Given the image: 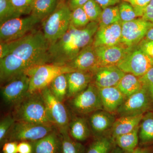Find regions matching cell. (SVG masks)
I'll return each instance as SVG.
<instances>
[{"label": "cell", "mask_w": 153, "mask_h": 153, "mask_svg": "<svg viewBox=\"0 0 153 153\" xmlns=\"http://www.w3.org/2000/svg\"><path fill=\"white\" fill-rule=\"evenodd\" d=\"M49 44L43 32L34 30L23 38L0 44V80L5 84L35 66L50 63Z\"/></svg>", "instance_id": "1"}, {"label": "cell", "mask_w": 153, "mask_h": 153, "mask_svg": "<svg viewBox=\"0 0 153 153\" xmlns=\"http://www.w3.org/2000/svg\"><path fill=\"white\" fill-rule=\"evenodd\" d=\"M98 27V22H90L81 29L70 25L62 37L49 44L48 53L50 63L66 66L82 49L93 43Z\"/></svg>", "instance_id": "2"}, {"label": "cell", "mask_w": 153, "mask_h": 153, "mask_svg": "<svg viewBox=\"0 0 153 153\" xmlns=\"http://www.w3.org/2000/svg\"><path fill=\"white\" fill-rule=\"evenodd\" d=\"M13 107L12 116L16 121L52 124L40 91L28 92Z\"/></svg>", "instance_id": "3"}, {"label": "cell", "mask_w": 153, "mask_h": 153, "mask_svg": "<svg viewBox=\"0 0 153 153\" xmlns=\"http://www.w3.org/2000/svg\"><path fill=\"white\" fill-rule=\"evenodd\" d=\"M71 13L67 3L60 2L55 11L43 21V34L49 44L55 42L68 30L71 25Z\"/></svg>", "instance_id": "4"}, {"label": "cell", "mask_w": 153, "mask_h": 153, "mask_svg": "<svg viewBox=\"0 0 153 153\" xmlns=\"http://www.w3.org/2000/svg\"><path fill=\"white\" fill-rule=\"evenodd\" d=\"M75 71L67 66L46 63L35 66L28 70L27 74L30 79L29 92H39L49 86L56 76Z\"/></svg>", "instance_id": "5"}, {"label": "cell", "mask_w": 153, "mask_h": 153, "mask_svg": "<svg viewBox=\"0 0 153 153\" xmlns=\"http://www.w3.org/2000/svg\"><path fill=\"white\" fill-rule=\"evenodd\" d=\"M71 110L78 116L85 117L103 109L99 88L91 83L85 89L69 99Z\"/></svg>", "instance_id": "6"}, {"label": "cell", "mask_w": 153, "mask_h": 153, "mask_svg": "<svg viewBox=\"0 0 153 153\" xmlns=\"http://www.w3.org/2000/svg\"><path fill=\"white\" fill-rule=\"evenodd\" d=\"M41 21L33 15L11 19L0 25L1 42L16 41L35 30Z\"/></svg>", "instance_id": "7"}, {"label": "cell", "mask_w": 153, "mask_h": 153, "mask_svg": "<svg viewBox=\"0 0 153 153\" xmlns=\"http://www.w3.org/2000/svg\"><path fill=\"white\" fill-rule=\"evenodd\" d=\"M53 126L49 124L16 121L9 132L6 142L36 141L53 131Z\"/></svg>", "instance_id": "8"}, {"label": "cell", "mask_w": 153, "mask_h": 153, "mask_svg": "<svg viewBox=\"0 0 153 153\" xmlns=\"http://www.w3.org/2000/svg\"><path fill=\"white\" fill-rule=\"evenodd\" d=\"M153 105V101L149 91L147 88L143 87L126 99L118 109L116 115L120 117L143 115L150 111Z\"/></svg>", "instance_id": "9"}, {"label": "cell", "mask_w": 153, "mask_h": 153, "mask_svg": "<svg viewBox=\"0 0 153 153\" xmlns=\"http://www.w3.org/2000/svg\"><path fill=\"white\" fill-rule=\"evenodd\" d=\"M153 27V23L142 18L128 22H122L121 44L134 48L146 37L149 30Z\"/></svg>", "instance_id": "10"}, {"label": "cell", "mask_w": 153, "mask_h": 153, "mask_svg": "<svg viewBox=\"0 0 153 153\" xmlns=\"http://www.w3.org/2000/svg\"><path fill=\"white\" fill-rule=\"evenodd\" d=\"M40 92L47 107L52 124L59 131L68 129L71 119L68 109L63 102L54 96L48 86Z\"/></svg>", "instance_id": "11"}, {"label": "cell", "mask_w": 153, "mask_h": 153, "mask_svg": "<svg viewBox=\"0 0 153 153\" xmlns=\"http://www.w3.org/2000/svg\"><path fill=\"white\" fill-rule=\"evenodd\" d=\"M117 66L125 73L140 77L153 67V61L138 47H134Z\"/></svg>", "instance_id": "12"}, {"label": "cell", "mask_w": 153, "mask_h": 153, "mask_svg": "<svg viewBox=\"0 0 153 153\" xmlns=\"http://www.w3.org/2000/svg\"><path fill=\"white\" fill-rule=\"evenodd\" d=\"M3 85L1 91L3 101L7 105L14 106L29 92L30 79L27 74H23Z\"/></svg>", "instance_id": "13"}, {"label": "cell", "mask_w": 153, "mask_h": 153, "mask_svg": "<svg viewBox=\"0 0 153 153\" xmlns=\"http://www.w3.org/2000/svg\"><path fill=\"white\" fill-rule=\"evenodd\" d=\"M133 48H128L121 44L94 47L99 66H117Z\"/></svg>", "instance_id": "14"}, {"label": "cell", "mask_w": 153, "mask_h": 153, "mask_svg": "<svg viewBox=\"0 0 153 153\" xmlns=\"http://www.w3.org/2000/svg\"><path fill=\"white\" fill-rule=\"evenodd\" d=\"M116 119L115 114L103 109L88 115V121L94 138L110 135Z\"/></svg>", "instance_id": "15"}, {"label": "cell", "mask_w": 153, "mask_h": 153, "mask_svg": "<svg viewBox=\"0 0 153 153\" xmlns=\"http://www.w3.org/2000/svg\"><path fill=\"white\" fill-rule=\"evenodd\" d=\"M125 74L117 66L99 67L93 72L91 83L98 88L116 87Z\"/></svg>", "instance_id": "16"}, {"label": "cell", "mask_w": 153, "mask_h": 153, "mask_svg": "<svg viewBox=\"0 0 153 153\" xmlns=\"http://www.w3.org/2000/svg\"><path fill=\"white\" fill-rule=\"evenodd\" d=\"M75 71L93 72L99 68L98 59L92 43L82 49L74 59L66 64Z\"/></svg>", "instance_id": "17"}, {"label": "cell", "mask_w": 153, "mask_h": 153, "mask_svg": "<svg viewBox=\"0 0 153 153\" xmlns=\"http://www.w3.org/2000/svg\"><path fill=\"white\" fill-rule=\"evenodd\" d=\"M121 21L108 26L99 27L94 37L92 44L94 47L119 45L121 44Z\"/></svg>", "instance_id": "18"}, {"label": "cell", "mask_w": 153, "mask_h": 153, "mask_svg": "<svg viewBox=\"0 0 153 153\" xmlns=\"http://www.w3.org/2000/svg\"><path fill=\"white\" fill-rule=\"evenodd\" d=\"M68 81L67 98L74 97L85 89L91 82L93 73L74 71L66 73Z\"/></svg>", "instance_id": "19"}, {"label": "cell", "mask_w": 153, "mask_h": 153, "mask_svg": "<svg viewBox=\"0 0 153 153\" xmlns=\"http://www.w3.org/2000/svg\"><path fill=\"white\" fill-rule=\"evenodd\" d=\"M98 88L103 109L116 115L126 97L117 87Z\"/></svg>", "instance_id": "20"}, {"label": "cell", "mask_w": 153, "mask_h": 153, "mask_svg": "<svg viewBox=\"0 0 153 153\" xmlns=\"http://www.w3.org/2000/svg\"><path fill=\"white\" fill-rule=\"evenodd\" d=\"M31 142L33 153H62L61 136L55 130L41 139Z\"/></svg>", "instance_id": "21"}, {"label": "cell", "mask_w": 153, "mask_h": 153, "mask_svg": "<svg viewBox=\"0 0 153 153\" xmlns=\"http://www.w3.org/2000/svg\"><path fill=\"white\" fill-rule=\"evenodd\" d=\"M68 132L73 139L80 143L87 140L92 134L88 119L81 116L72 117L70 120Z\"/></svg>", "instance_id": "22"}, {"label": "cell", "mask_w": 153, "mask_h": 153, "mask_svg": "<svg viewBox=\"0 0 153 153\" xmlns=\"http://www.w3.org/2000/svg\"><path fill=\"white\" fill-rule=\"evenodd\" d=\"M143 115L118 117L114 124L110 135L114 140L117 137L132 131L139 126Z\"/></svg>", "instance_id": "23"}, {"label": "cell", "mask_w": 153, "mask_h": 153, "mask_svg": "<svg viewBox=\"0 0 153 153\" xmlns=\"http://www.w3.org/2000/svg\"><path fill=\"white\" fill-rule=\"evenodd\" d=\"M139 144L148 146L153 144V112L149 111L143 116L139 128Z\"/></svg>", "instance_id": "24"}, {"label": "cell", "mask_w": 153, "mask_h": 153, "mask_svg": "<svg viewBox=\"0 0 153 153\" xmlns=\"http://www.w3.org/2000/svg\"><path fill=\"white\" fill-rule=\"evenodd\" d=\"M60 0H34L31 15L43 22L57 8Z\"/></svg>", "instance_id": "25"}, {"label": "cell", "mask_w": 153, "mask_h": 153, "mask_svg": "<svg viewBox=\"0 0 153 153\" xmlns=\"http://www.w3.org/2000/svg\"><path fill=\"white\" fill-rule=\"evenodd\" d=\"M116 87L126 98L137 92L143 87L139 77L130 73H126Z\"/></svg>", "instance_id": "26"}, {"label": "cell", "mask_w": 153, "mask_h": 153, "mask_svg": "<svg viewBox=\"0 0 153 153\" xmlns=\"http://www.w3.org/2000/svg\"><path fill=\"white\" fill-rule=\"evenodd\" d=\"M139 126L128 133L121 135L114 139L117 146L120 148L124 153H131L137 147L139 143Z\"/></svg>", "instance_id": "27"}, {"label": "cell", "mask_w": 153, "mask_h": 153, "mask_svg": "<svg viewBox=\"0 0 153 153\" xmlns=\"http://www.w3.org/2000/svg\"><path fill=\"white\" fill-rule=\"evenodd\" d=\"M116 146L114 140L107 135L94 138L85 153H110Z\"/></svg>", "instance_id": "28"}, {"label": "cell", "mask_w": 153, "mask_h": 153, "mask_svg": "<svg viewBox=\"0 0 153 153\" xmlns=\"http://www.w3.org/2000/svg\"><path fill=\"white\" fill-rule=\"evenodd\" d=\"M48 87L54 96L63 102L67 98L68 92V81L66 74H61L56 76Z\"/></svg>", "instance_id": "29"}, {"label": "cell", "mask_w": 153, "mask_h": 153, "mask_svg": "<svg viewBox=\"0 0 153 153\" xmlns=\"http://www.w3.org/2000/svg\"><path fill=\"white\" fill-rule=\"evenodd\" d=\"M59 132L62 140V153H85V146L73 139L68 133V129Z\"/></svg>", "instance_id": "30"}, {"label": "cell", "mask_w": 153, "mask_h": 153, "mask_svg": "<svg viewBox=\"0 0 153 153\" xmlns=\"http://www.w3.org/2000/svg\"><path fill=\"white\" fill-rule=\"evenodd\" d=\"M121 21L118 6H110L102 10L98 21L99 27L108 26Z\"/></svg>", "instance_id": "31"}, {"label": "cell", "mask_w": 153, "mask_h": 153, "mask_svg": "<svg viewBox=\"0 0 153 153\" xmlns=\"http://www.w3.org/2000/svg\"><path fill=\"white\" fill-rule=\"evenodd\" d=\"M22 16L14 8L10 0H0V25Z\"/></svg>", "instance_id": "32"}, {"label": "cell", "mask_w": 153, "mask_h": 153, "mask_svg": "<svg viewBox=\"0 0 153 153\" xmlns=\"http://www.w3.org/2000/svg\"><path fill=\"white\" fill-rule=\"evenodd\" d=\"M90 21L82 7L71 11L70 24L78 29L85 27Z\"/></svg>", "instance_id": "33"}, {"label": "cell", "mask_w": 153, "mask_h": 153, "mask_svg": "<svg viewBox=\"0 0 153 153\" xmlns=\"http://www.w3.org/2000/svg\"><path fill=\"white\" fill-rule=\"evenodd\" d=\"M82 7L90 22H98L102 9L95 0H88Z\"/></svg>", "instance_id": "34"}, {"label": "cell", "mask_w": 153, "mask_h": 153, "mask_svg": "<svg viewBox=\"0 0 153 153\" xmlns=\"http://www.w3.org/2000/svg\"><path fill=\"white\" fill-rule=\"evenodd\" d=\"M16 120L13 116L8 115L4 117L0 122V143L3 146L6 142L7 137L9 132L13 125Z\"/></svg>", "instance_id": "35"}, {"label": "cell", "mask_w": 153, "mask_h": 153, "mask_svg": "<svg viewBox=\"0 0 153 153\" xmlns=\"http://www.w3.org/2000/svg\"><path fill=\"white\" fill-rule=\"evenodd\" d=\"M120 16L122 22H130L137 19L136 13L129 3L122 1L118 5Z\"/></svg>", "instance_id": "36"}, {"label": "cell", "mask_w": 153, "mask_h": 153, "mask_svg": "<svg viewBox=\"0 0 153 153\" xmlns=\"http://www.w3.org/2000/svg\"><path fill=\"white\" fill-rule=\"evenodd\" d=\"M14 8L22 16L30 15L34 0H10Z\"/></svg>", "instance_id": "37"}, {"label": "cell", "mask_w": 153, "mask_h": 153, "mask_svg": "<svg viewBox=\"0 0 153 153\" xmlns=\"http://www.w3.org/2000/svg\"><path fill=\"white\" fill-rule=\"evenodd\" d=\"M129 3L134 8L137 17L142 18L151 0H120Z\"/></svg>", "instance_id": "38"}, {"label": "cell", "mask_w": 153, "mask_h": 153, "mask_svg": "<svg viewBox=\"0 0 153 153\" xmlns=\"http://www.w3.org/2000/svg\"><path fill=\"white\" fill-rule=\"evenodd\" d=\"M138 47L148 55L153 61V41L144 38L138 44Z\"/></svg>", "instance_id": "39"}, {"label": "cell", "mask_w": 153, "mask_h": 153, "mask_svg": "<svg viewBox=\"0 0 153 153\" xmlns=\"http://www.w3.org/2000/svg\"><path fill=\"white\" fill-rule=\"evenodd\" d=\"M139 79L143 87L149 89L153 87V66Z\"/></svg>", "instance_id": "40"}, {"label": "cell", "mask_w": 153, "mask_h": 153, "mask_svg": "<svg viewBox=\"0 0 153 153\" xmlns=\"http://www.w3.org/2000/svg\"><path fill=\"white\" fill-rule=\"evenodd\" d=\"M19 142L9 141L6 142L2 146L3 153H19L18 146Z\"/></svg>", "instance_id": "41"}, {"label": "cell", "mask_w": 153, "mask_h": 153, "mask_svg": "<svg viewBox=\"0 0 153 153\" xmlns=\"http://www.w3.org/2000/svg\"><path fill=\"white\" fill-rule=\"evenodd\" d=\"M19 153H33V147L31 142L22 141L18 146Z\"/></svg>", "instance_id": "42"}, {"label": "cell", "mask_w": 153, "mask_h": 153, "mask_svg": "<svg viewBox=\"0 0 153 153\" xmlns=\"http://www.w3.org/2000/svg\"><path fill=\"white\" fill-rule=\"evenodd\" d=\"M88 0H67V4L71 11L77 8L81 7L87 2Z\"/></svg>", "instance_id": "43"}, {"label": "cell", "mask_w": 153, "mask_h": 153, "mask_svg": "<svg viewBox=\"0 0 153 153\" xmlns=\"http://www.w3.org/2000/svg\"><path fill=\"white\" fill-rule=\"evenodd\" d=\"M142 18L153 23V0H151Z\"/></svg>", "instance_id": "44"}, {"label": "cell", "mask_w": 153, "mask_h": 153, "mask_svg": "<svg viewBox=\"0 0 153 153\" xmlns=\"http://www.w3.org/2000/svg\"><path fill=\"white\" fill-rule=\"evenodd\" d=\"M102 10L107 7L115 6L120 1V0H95Z\"/></svg>", "instance_id": "45"}, {"label": "cell", "mask_w": 153, "mask_h": 153, "mask_svg": "<svg viewBox=\"0 0 153 153\" xmlns=\"http://www.w3.org/2000/svg\"><path fill=\"white\" fill-rule=\"evenodd\" d=\"M131 153H153V146H138Z\"/></svg>", "instance_id": "46"}, {"label": "cell", "mask_w": 153, "mask_h": 153, "mask_svg": "<svg viewBox=\"0 0 153 153\" xmlns=\"http://www.w3.org/2000/svg\"><path fill=\"white\" fill-rule=\"evenodd\" d=\"M145 38L148 41H153V27L148 31Z\"/></svg>", "instance_id": "47"}, {"label": "cell", "mask_w": 153, "mask_h": 153, "mask_svg": "<svg viewBox=\"0 0 153 153\" xmlns=\"http://www.w3.org/2000/svg\"><path fill=\"white\" fill-rule=\"evenodd\" d=\"M110 153H124V152L120 148L117 146Z\"/></svg>", "instance_id": "48"}, {"label": "cell", "mask_w": 153, "mask_h": 153, "mask_svg": "<svg viewBox=\"0 0 153 153\" xmlns=\"http://www.w3.org/2000/svg\"><path fill=\"white\" fill-rule=\"evenodd\" d=\"M148 90L149 91L150 93L151 96L152 97V99L153 101V87L149 88Z\"/></svg>", "instance_id": "49"}]
</instances>
